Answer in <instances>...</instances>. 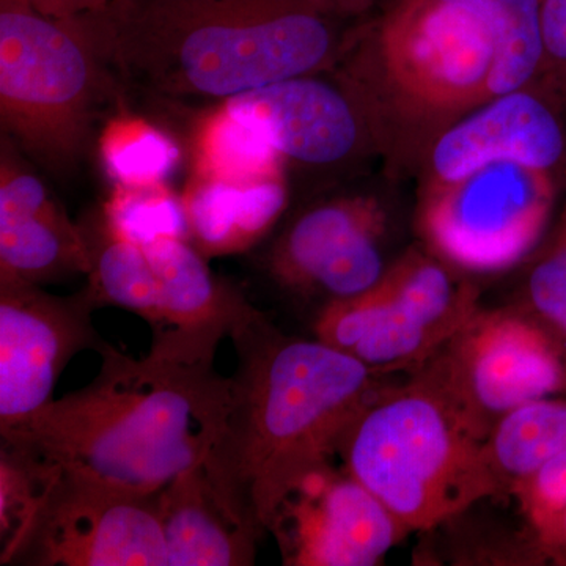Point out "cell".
Here are the masks:
<instances>
[{
  "label": "cell",
  "instance_id": "6da1fadb",
  "mask_svg": "<svg viewBox=\"0 0 566 566\" xmlns=\"http://www.w3.org/2000/svg\"><path fill=\"white\" fill-rule=\"evenodd\" d=\"M222 329L155 331L150 352L126 356L107 344L91 385L52 398L0 431L54 464L155 494L203 465L232 403V376L216 370Z\"/></svg>",
  "mask_w": 566,
  "mask_h": 566
},
{
  "label": "cell",
  "instance_id": "7a4b0ae2",
  "mask_svg": "<svg viewBox=\"0 0 566 566\" xmlns=\"http://www.w3.org/2000/svg\"><path fill=\"white\" fill-rule=\"evenodd\" d=\"M230 338L232 403L203 468L227 512L262 538L305 476L338 455L378 374L319 338L286 337L259 311Z\"/></svg>",
  "mask_w": 566,
  "mask_h": 566
},
{
  "label": "cell",
  "instance_id": "3957f363",
  "mask_svg": "<svg viewBox=\"0 0 566 566\" xmlns=\"http://www.w3.org/2000/svg\"><path fill=\"white\" fill-rule=\"evenodd\" d=\"M93 18L126 91L208 106L333 71L354 25L324 0H112Z\"/></svg>",
  "mask_w": 566,
  "mask_h": 566
},
{
  "label": "cell",
  "instance_id": "277c9868",
  "mask_svg": "<svg viewBox=\"0 0 566 566\" xmlns=\"http://www.w3.org/2000/svg\"><path fill=\"white\" fill-rule=\"evenodd\" d=\"M494 46L453 0H390L353 25L335 77L363 111L394 175L419 172L450 126L493 98Z\"/></svg>",
  "mask_w": 566,
  "mask_h": 566
},
{
  "label": "cell",
  "instance_id": "5b68a950",
  "mask_svg": "<svg viewBox=\"0 0 566 566\" xmlns=\"http://www.w3.org/2000/svg\"><path fill=\"white\" fill-rule=\"evenodd\" d=\"M486 438L428 360L406 385L378 389L338 455L409 532H427L501 494Z\"/></svg>",
  "mask_w": 566,
  "mask_h": 566
},
{
  "label": "cell",
  "instance_id": "8992f818",
  "mask_svg": "<svg viewBox=\"0 0 566 566\" xmlns=\"http://www.w3.org/2000/svg\"><path fill=\"white\" fill-rule=\"evenodd\" d=\"M125 92L93 13L54 18L25 0H0V128L22 155L70 175Z\"/></svg>",
  "mask_w": 566,
  "mask_h": 566
},
{
  "label": "cell",
  "instance_id": "52a82bcc",
  "mask_svg": "<svg viewBox=\"0 0 566 566\" xmlns=\"http://www.w3.org/2000/svg\"><path fill=\"white\" fill-rule=\"evenodd\" d=\"M434 253L411 249L364 293L323 305L315 337L375 374L417 370L479 311V292Z\"/></svg>",
  "mask_w": 566,
  "mask_h": 566
},
{
  "label": "cell",
  "instance_id": "ba28073f",
  "mask_svg": "<svg viewBox=\"0 0 566 566\" xmlns=\"http://www.w3.org/2000/svg\"><path fill=\"white\" fill-rule=\"evenodd\" d=\"M57 465L28 523L3 543L0 565L169 566L158 493Z\"/></svg>",
  "mask_w": 566,
  "mask_h": 566
},
{
  "label": "cell",
  "instance_id": "9c48e42d",
  "mask_svg": "<svg viewBox=\"0 0 566 566\" xmlns=\"http://www.w3.org/2000/svg\"><path fill=\"white\" fill-rule=\"evenodd\" d=\"M560 189L553 175L493 164L449 185L419 189L417 226L428 251L449 266L497 273L532 252Z\"/></svg>",
  "mask_w": 566,
  "mask_h": 566
},
{
  "label": "cell",
  "instance_id": "30bf717a",
  "mask_svg": "<svg viewBox=\"0 0 566 566\" xmlns=\"http://www.w3.org/2000/svg\"><path fill=\"white\" fill-rule=\"evenodd\" d=\"M82 229L92 253L87 289L99 308L134 312L153 331L222 329L229 335L256 312L243 293L212 274L207 256L189 240L134 244L111 237L98 221Z\"/></svg>",
  "mask_w": 566,
  "mask_h": 566
},
{
  "label": "cell",
  "instance_id": "8fae6325",
  "mask_svg": "<svg viewBox=\"0 0 566 566\" xmlns=\"http://www.w3.org/2000/svg\"><path fill=\"white\" fill-rule=\"evenodd\" d=\"M490 433L506 412L566 392V348L526 311H479L431 357Z\"/></svg>",
  "mask_w": 566,
  "mask_h": 566
},
{
  "label": "cell",
  "instance_id": "7c38bea8",
  "mask_svg": "<svg viewBox=\"0 0 566 566\" xmlns=\"http://www.w3.org/2000/svg\"><path fill=\"white\" fill-rule=\"evenodd\" d=\"M96 308L87 285L55 296L40 285L0 283V431L50 403L76 354L107 345L93 326Z\"/></svg>",
  "mask_w": 566,
  "mask_h": 566
},
{
  "label": "cell",
  "instance_id": "4fadbf2b",
  "mask_svg": "<svg viewBox=\"0 0 566 566\" xmlns=\"http://www.w3.org/2000/svg\"><path fill=\"white\" fill-rule=\"evenodd\" d=\"M385 207L370 193H348L305 208L275 240L268 268L294 293L326 303L356 296L385 274Z\"/></svg>",
  "mask_w": 566,
  "mask_h": 566
},
{
  "label": "cell",
  "instance_id": "5bb4252c",
  "mask_svg": "<svg viewBox=\"0 0 566 566\" xmlns=\"http://www.w3.org/2000/svg\"><path fill=\"white\" fill-rule=\"evenodd\" d=\"M270 534L285 565L375 566L411 532L359 480L331 463L285 499Z\"/></svg>",
  "mask_w": 566,
  "mask_h": 566
},
{
  "label": "cell",
  "instance_id": "9a60e30c",
  "mask_svg": "<svg viewBox=\"0 0 566 566\" xmlns=\"http://www.w3.org/2000/svg\"><path fill=\"white\" fill-rule=\"evenodd\" d=\"M499 163L556 177L566 163V111L538 84L504 93L439 136L420 166V189L438 188Z\"/></svg>",
  "mask_w": 566,
  "mask_h": 566
},
{
  "label": "cell",
  "instance_id": "2e32d148",
  "mask_svg": "<svg viewBox=\"0 0 566 566\" xmlns=\"http://www.w3.org/2000/svg\"><path fill=\"white\" fill-rule=\"evenodd\" d=\"M222 104L285 164L335 169L375 153L363 111L333 71L274 82Z\"/></svg>",
  "mask_w": 566,
  "mask_h": 566
},
{
  "label": "cell",
  "instance_id": "e0dca14e",
  "mask_svg": "<svg viewBox=\"0 0 566 566\" xmlns=\"http://www.w3.org/2000/svg\"><path fill=\"white\" fill-rule=\"evenodd\" d=\"M91 270V245L84 229L71 222L17 145L2 136L0 283L41 286Z\"/></svg>",
  "mask_w": 566,
  "mask_h": 566
},
{
  "label": "cell",
  "instance_id": "ac0fdd59",
  "mask_svg": "<svg viewBox=\"0 0 566 566\" xmlns=\"http://www.w3.org/2000/svg\"><path fill=\"white\" fill-rule=\"evenodd\" d=\"M169 566L255 564L260 538L221 504L203 465L188 469L158 493Z\"/></svg>",
  "mask_w": 566,
  "mask_h": 566
},
{
  "label": "cell",
  "instance_id": "d6986e66",
  "mask_svg": "<svg viewBox=\"0 0 566 566\" xmlns=\"http://www.w3.org/2000/svg\"><path fill=\"white\" fill-rule=\"evenodd\" d=\"M189 241L203 256L249 251L273 230L289 205L285 174L237 182L193 175L182 193Z\"/></svg>",
  "mask_w": 566,
  "mask_h": 566
},
{
  "label": "cell",
  "instance_id": "ffe728a7",
  "mask_svg": "<svg viewBox=\"0 0 566 566\" xmlns=\"http://www.w3.org/2000/svg\"><path fill=\"white\" fill-rule=\"evenodd\" d=\"M566 452V401L545 397L517 406L491 427L486 458L501 494Z\"/></svg>",
  "mask_w": 566,
  "mask_h": 566
},
{
  "label": "cell",
  "instance_id": "44dd1931",
  "mask_svg": "<svg viewBox=\"0 0 566 566\" xmlns=\"http://www.w3.org/2000/svg\"><path fill=\"white\" fill-rule=\"evenodd\" d=\"M485 25L494 46V96L534 84L542 65L539 0H453Z\"/></svg>",
  "mask_w": 566,
  "mask_h": 566
},
{
  "label": "cell",
  "instance_id": "7402d4cb",
  "mask_svg": "<svg viewBox=\"0 0 566 566\" xmlns=\"http://www.w3.org/2000/svg\"><path fill=\"white\" fill-rule=\"evenodd\" d=\"M285 161L223 104L211 106L193 133V175L252 181L285 174Z\"/></svg>",
  "mask_w": 566,
  "mask_h": 566
},
{
  "label": "cell",
  "instance_id": "603a6c76",
  "mask_svg": "<svg viewBox=\"0 0 566 566\" xmlns=\"http://www.w3.org/2000/svg\"><path fill=\"white\" fill-rule=\"evenodd\" d=\"M98 145L114 185L167 182L181 159L169 134L120 106L104 126Z\"/></svg>",
  "mask_w": 566,
  "mask_h": 566
},
{
  "label": "cell",
  "instance_id": "cb8c5ba5",
  "mask_svg": "<svg viewBox=\"0 0 566 566\" xmlns=\"http://www.w3.org/2000/svg\"><path fill=\"white\" fill-rule=\"evenodd\" d=\"M98 222L111 237L134 244H150L163 238L189 240L182 197L167 182L114 185Z\"/></svg>",
  "mask_w": 566,
  "mask_h": 566
},
{
  "label": "cell",
  "instance_id": "d4e9b609",
  "mask_svg": "<svg viewBox=\"0 0 566 566\" xmlns=\"http://www.w3.org/2000/svg\"><path fill=\"white\" fill-rule=\"evenodd\" d=\"M57 465L29 447L3 441L0 447V538L9 542L28 523Z\"/></svg>",
  "mask_w": 566,
  "mask_h": 566
},
{
  "label": "cell",
  "instance_id": "484cf974",
  "mask_svg": "<svg viewBox=\"0 0 566 566\" xmlns=\"http://www.w3.org/2000/svg\"><path fill=\"white\" fill-rule=\"evenodd\" d=\"M527 311L566 348V214L527 277Z\"/></svg>",
  "mask_w": 566,
  "mask_h": 566
},
{
  "label": "cell",
  "instance_id": "4316f807",
  "mask_svg": "<svg viewBox=\"0 0 566 566\" xmlns=\"http://www.w3.org/2000/svg\"><path fill=\"white\" fill-rule=\"evenodd\" d=\"M542 65L538 84L566 111V0H539Z\"/></svg>",
  "mask_w": 566,
  "mask_h": 566
},
{
  "label": "cell",
  "instance_id": "83f0119b",
  "mask_svg": "<svg viewBox=\"0 0 566 566\" xmlns=\"http://www.w3.org/2000/svg\"><path fill=\"white\" fill-rule=\"evenodd\" d=\"M528 524L566 505V452L513 488Z\"/></svg>",
  "mask_w": 566,
  "mask_h": 566
},
{
  "label": "cell",
  "instance_id": "f1b7e54d",
  "mask_svg": "<svg viewBox=\"0 0 566 566\" xmlns=\"http://www.w3.org/2000/svg\"><path fill=\"white\" fill-rule=\"evenodd\" d=\"M531 527L543 558L566 566V505L534 521Z\"/></svg>",
  "mask_w": 566,
  "mask_h": 566
},
{
  "label": "cell",
  "instance_id": "f546056e",
  "mask_svg": "<svg viewBox=\"0 0 566 566\" xmlns=\"http://www.w3.org/2000/svg\"><path fill=\"white\" fill-rule=\"evenodd\" d=\"M33 9L46 17L73 18L98 13L111 6L112 0H25Z\"/></svg>",
  "mask_w": 566,
  "mask_h": 566
},
{
  "label": "cell",
  "instance_id": "4dcf8cb0",
  "mask_svg": "<svg viewBox=\"0 0 566 566\" xmlns=\"http://www.w3.org/2000/svg\"><path fill=\"white\" fill-rule=\"evenodd\" d=\"M324 2L329 3L334 10L349 20L359 21L375 9L379 0H324Z\"/></svg>",
  "mask_w": 566,
  "mask_h": 566
},
{
  "label": "cell",
  "instance_id": "1f68e13d",
  "mask_svg": "<svg viewBox=\"0 0 566 566\" xmlns=\"http://www.w3.org/2000/svg\"><path fill=\"white\" fill-rule=\"evenodd\" d=\"M562 189H564V192L566 196V163H565L564 175H562ZM562 214H566V197H565L564 210H562Z\"/></svg>",
  "mask_w": 566,
  "mask_h": 566
}]
</instances>
